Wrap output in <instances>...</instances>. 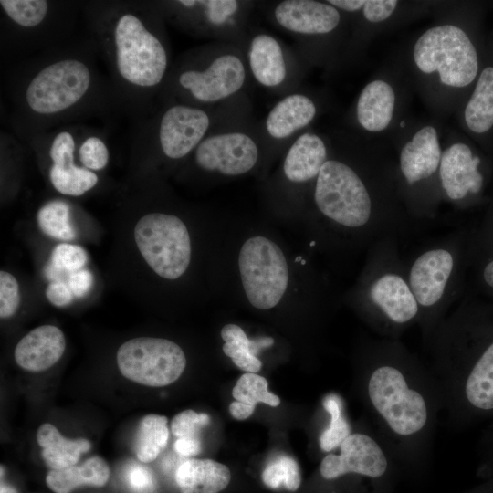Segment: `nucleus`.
Segmentation results:
<instances>
[{
    "label": "nucleus",
    "instance_id": "aec40b11",
    "mask_svg": "<svg viewBox=\"0 0 493 493\" xmlns=\"http://www.w3.org/2000/svg\"><path fill=\"white\" fill-rule=\"evenodd\" d=\"M65 347L64 334L58 327L39 326L19 341L15 350V360L25 370L41 372L61 358Z\"/></svg>",
    "mask_w": 493,
    "mask_h": 493
},
{
    "label": "nucleus",
    "instance_id": "a18cd8bd",
    "mask_svg": "<svg viewBox=\"0 0 493 493\" xmlns=\"http://www.w3.org/2000/svg\"><path fill=\"white\" fill-rule=\"evenodd\" d=\"M174 449L184 456H196L201 452V440L177 438L174 443Z\"/></svg>",
    "mask_w": 493,
    "mask_h": 493
},
{
    "label": "nucleus",
    "instance_id": "1a4fd4ad",
    "mask_svg": "<svg viewBox=\"0 0 493 493\" xmlns=\"http://www.w3.org/2000/svg\"><path fill=\"white\" fill-rule=\"evenodd\" d=\"M210 126V116L203 108L173 103L163 109L158 117L141 124L133 143L150 144L164 157L180 160L194 152L207 136Z\"/></svg>",
    "mask_w": 493,
    "mask_h": 493
},
{
    "label": "nucleus",
    "instance_id": "a878e982",
    "mask_svg": "<svg viewBox=\"0 0 493 493\" xmlns=\"http://www.w3.org/2000/svg\"><path fill=\"white\" fill-rule=\"evenodd\" d=\"M42 447L41 456L50 469H62L75 466L81 454L90 449L91 444L85 438L68 439L51 424L42 425L37 434Z\"/></svg>",
    "mask_w": 493,
    "mask_h": 493
},
{
    "label": "nucleus",
    "instance_id": "49530a36",
    "mask_svg": "<svg viewBox=\"0 0 493 493\" xmlns=\"http://www.w3.org/2000/svg\"><path fill=\"white\" fill-rule=\"evenodd\" d=\"M254 410L255 407L238 401H235L229 405L231 415L237 420H245L248 418L253 414Z\"/></svg>",
    "mask_w": 493,
    "mask_h": 493
},
{
    "label": "nucleus",
    "instance_id": "bb28decb",
    "mask_svg": "<svg viewBox=\"0 0 493 493\" xmlns=\"http://www.w3.org/2000/svg\"><path fill=\"white\" fill-rule=\"evenodd\" d=\"M109 477L108 464L102 457L95 456L79 466L51 469L47 474L46 484L55 493H70L83 485L103 487Z\"/></svg>",
    "mask_w": 493,
    "mask_h": 493
},
{
    "label": "nucleus",
    "instance_id": "9b49d317",
    "mask_svg": "<svg viewBox=\"0 0 493 493\" xmlns=\"http://www.w3.org/2000/svg\"><path fill=\"white\" fill-rule=\"evenodd\" d=\"M117 364L125 378L146 386L160 387L181 376L186 358L181 347L172 341L141 337L121 345Z\"/></svg>",
    "mask_w": 493,
    "mask_h": 493
},
{
    "label": "nucleus",
    "instance_id": "f03ea898",
    "mask_svg": "<svg viewBox=\"0 0 493 493\" xmlns=\"http://www.w3.org/2000/svg\"><path fill=\"white\" fill-rule=\"evenodd\" d=\"M155 7L144 2H99L86 9L117 107L133 113H142L144 102L168 75L169 52Z\"/></svg>",
    "mask_w": 493,
    "mask_h": 493
},
{
    "label": "nucleus",
    "instance_id": "473e14b6",
    "mask_svg": "<svg viewBox=\"0 0 493 493\" xmlns=\"http://www.w3.org/2000/svg\"><path fill=\"white\" fill-rule=\"evenodd\" d=\"M184 14L196 15L208 26L226 24L238 12L239 3L235 0H180L172 3Z\"/></svg>",
    "mask_w": 493,
    "mask_h": 493
},
{
    "label": "nucleus",
    "instance_id": "c03bdc74",
    "mask_svg": "<svg viewBox=\"0 0 493 493\" xmlns=\"http://www.w3.org/2000/svg\"><path fill=\"white\" fill-rule=\"evenodd\" d=\"M128 479L132 488L140 492L148 491L152 487V477L150 471L138 465L131 468Z\"/></svg>",
    "mask_w": 493,
    "mask_h": 493
},
{
    "label": "nucleus",
    "instance_id": "a211bd4d",
    "mask_svg": "<svg viewBox=\"0 0 493 493\" xmlns=\"http://www.w3.org/2000/svg\"><path fill=\"white\" fill-rule=\"evenodd\" d=\"M438 134L433 126H425L402 148L399 169L407 188H415L437 174L442 158Z\"/></svg>",
    "mask_w": 493,
    "mask_h": 493
},
{
    "label": "nucleus",
    "instance_id": "f704fd0d",
    "mask_svg": "<svg viewBox=\"0 0 493 493\" xmlns=\"http://www.w3.org/2000/svg\"><path fill=\"white\" fill-rule=\"evenodd\" d=\"M267 381L253 372H246L240 376L232 390L236 401L255 407L257 403L270 406H278L280 399L267 390Z\"/></svg>",
    "mask_w": 493,
    "mask_h": 493
},
{
    "label": "nucleus",
    "instance_id": "2f4dec72",
    "mask_svg": "<svg viewBox=\"0 0 493 493\" xmlns=\"http://www.w3.org/2000/svg\"><path fill=\"white\" fill-rule=\"evenodd\" d=\"M37 223L47 236L59 240H72L76 236L71 223L70 206L62 200L45 204L37 213Z\"/></svg>",
    "mask_w": 493,
    "mask_h": 493
},
{
    "label": "nucleus",
    "instance_id": "e433bc0d",
    "mask_svg": "<svg viewBox=\"0 0 493 493\" xmlns=\"http://www.w3.org/2000/svg\"><path fill=\"white\" fill-rule=\"evenodd\" d=\"M77 155L81 166L96 172L104 169L110 159V151L104 139L95 133H79Z\"/></svg>",
    "mask_w": 493,
    "mask_h": 493
},
{
    "label": "nucleus",
    "instance_id": "6e6552de",
    "mask_svg": "<svg viewBox=\"0 0 493 493\" xmlns=\"http://www.w3.org/2000/svg\"><path fill=\"white\" fill-rule=\"evenodd\" d=\"M134 238L147 264L161 278L173 280L186 271L191 260V239L179 217L147 214L137 222Z\"/></svg>",
    "mask_w": 493,
    "mask_h": 493
},
{
    "label": "nucleus",
    "instance_id": "ddd939ff",
    "mask_svg": "<svg viewBox=\"0 0 493 493\" xmlns=\"http://www.w3.org/2000/svg\"><path fill=\"white\" fill-rule=\"evenodd\" d=\"M79 132L78 128L58 127L37 134L30 139L47 149L50 166L49 181L56 191L69 196H80L91 190L99 181L98 175L76 163Z\"/></svg>",
    "mask_w": 493,
    "mask_h": 493
},
{
    "label": "nucleus",
    "instance_id": "dca6fc26",
    "mask_svg": "<svg viewBox=\"0 0 493 493\" xmlns=\"http://www.w3.org/2000/svg\"><path fill=\"white\" fill-rule=\"evenodd\" d=\"M340 455L329 454L320 463V471L326 479L337 478L347 473L379 477L387 469L388 462L383 451L367 435H350L340 445Z\"/></svg>",
    "mask_w": 493,
    "mask_h": 493
},
{
    "label": "nucleus",
    "instance_id": "4c0bfd02",
    "mask_svg": "<svg viewBox=\"0 0 493 493\" xmlns=\"http://www.w3.org/2000/svg\"><path fill=\"white\" fill-rule=\"evenodd\" d=\"M87 259V253L81 246L63 243L53 249L48 264L60 274L72 273L82 269Z\"/></svg>",
    "mask_w": 493,
    "mask_h": 493
},
{
    "label": "nucleus",
    "instance_id": "6ab92c4d",
    "mask_svg": "<svg viewBox=\"0 0 493 493\" xmlns=\"http://www.w3.org/2000/svg\"><path fill=\"white\" fill-rule=\"evenodd\" d=\"M274 16L286 30L302 35L328 34L341 21L336 7L314 0H284L275 7Z\"/></svg>",
    "mask_w": 493,
    "mask_h": 493
},
{
    "label": "nucleus",
    "instance_id": "7c9ffc66",
    "mask_svg": "<svg viewBox=\"0 0 493 493\" xmlns=\"http://www.w3.org/2000/svg\"><path fill=\"white\" fill-rule=\"evenodd\" d=\"M169 438L167 418L163 415L147 414L140 422L135 436V453L142 463L157 458L166 446Z\"/></svg>",
    "mask_w": 493,
    "mask_h": 493
},
{
    "label": "nucleus",
    "instance_id": "4be33fe9",
    "mask_svg": "<svg viewBox=\"0 0 493 493\" xmlns=\"http://www.w3.org/2000/svg\"><path fill=\"white\" fill-rule=\"evenodd\" d=\"M317 108L306 95L294 93L280 100L268 112L266 129L276 140L290 137L308 126L315 118Z\"/></svg>",
    "mask_w": 493,
    "mask_h": 493
},
{
    "label": "nucleus",
    "instance_id": "f3484780",
    "mask_svg": "<svg viewBox=\"0 0 493 493\" xmlns=\"http://www.w3.org/2000/svg\"><path fill=\"white\" fill-rule=\"evenodd\" d=\"M481 160L463 142L450 145L442 154L438 176L443 194L452 202H462L477 194L483 186L478 167Z\"/></svg>",
    "mask_w": 493,
    "mask_h": 493
},
{
    "label": "nucleus",
    "instance_id": "c85d7f7f",
    "mask_svg": "<svg viewBox=\"0 0 493 493\" xmlns=\"http://www.w3.org/2000/svg\"><path fill=\"white\" fill-rule=\"evenodd\" d=\"M465 121L470 131L481 134L493 127V67L480 73L465 108Z\"/></svg>",
    "mask_w": 493,
    "mask_h": 493
},
{
    "label": "nucleus",
    "instance_id": "79ce46f5",
    "mask_svg": "<svg viewBox=\"0 0 493 493\" xmlns=\"http://www.w3.org/2000/svg\"><path fill=\"white\" fill-rule=\"evenodd\" d=\"M48 301L56 307H64L71 303L75 297L68 284L57 280L48 284L46 289Z\"/></svg>",
    "mask_w": 493,
    "mask_h": 493
},
{
    "label": "nucleus",
    "instance_id": "20e7f679",
    "mask_svg": "<svg viewBox=\"0 0 493 493\" xmlns=\"http://www.w3.org/2000/svg\"><path fill=\"white\" fill-rule=\"evenodd\" d=\"M351 299L383 332L394 333L418 320L419 308L408 283L398 237L383 238L368 248Z\"/></svg>",
    "mask_w": 493,
    "mask_h": 493
},
{
    "label": "nucleus",
    "instance_id": "37998d69",
    "mask_svg": "<svg viewBox=\"0 0 493 493\" xmlns=\"http://www.w3.org/2000/svg\"><path fill=\"white\" fill-rule=\"evenodd\" d=\"M68 285L77 298L86 296L92 288L93 276L88 269H80L70 273Z\"/></svg>",
    "mask_w": 493,
    "mask_h": 493
},
{
    "label": "nucleus",
    "instance_id": "09e8293b",
    "mask_svg": "<svg viewBox=\"0 0 493 493\" xmlns=\"http://www.w3.org/2000/svg\"><path fill=\"white\" fill-rule=\"evenodd\" d=\"M481 279L487 287L493 289V259L486 262L481 268Z\"/></svg>",
    "mask_w": 493,
    "mask_h": 493
},
{
    "label": "nucleus",
    "instance_id": "f8f14e48",
    "mask_svg": "<svg viewBox=\"0 0 493 493\" xmlns=\"http://www.w3.org/2000/svg\"><path fill=\"white\" fill-rule=\"evenodd\" d=\"M246 80V68L236 54L215 56L208 63H189L175 73L174 87L186 104H212L238 92Z\"/></svg>",
    "mask_w": 493,
    "mask_h": 493
},
{
    "label": "nucleus",
    "instance_id": "7ed1b4c3",
    "mask_svg": "<svg viewBox=\"0 0 493 493\" xmlns=\"http://www.w3.org/2000/svg\"><path fill=\"white\" fill-rule=\"evenodd\" d=\"M314 203L329 226L352 236L357 246L406 235L412 217L398 200L376 198L375 193L352 166L328 159L316 178Z\"/></svg>",
    "mask_w": 493,
    "mask_h": 493
},
{
    "label": "nucleus",
    "instance_id": "58836bf2",
    "mask_svg": "<svg viewBox=\"0 0 493 493\" xmlns=\"http://www.w3.org/2000/svg\"><path fill=\"white\" fill-rule=\"evenodd\" d=\"M210 417L206 414L187 409L176 414L171 423V430L178 438L200 439L201 428L207 425Z\"/></svg>",
    "mask_w": 493,
    "mask_h": 493
},
{
    "label": "nucleus",
    "instance_id": "a19ab883",
    "mask_svg": "<svg viewBox=\"0 0 493 493\" xmlns=\"http://www.w3.org/2000/svg\"><path fill=\"white\" fill-rule=\"evenodd\" d=\"M397 4L395 0H367L362 14L369 22H383L393 13Z\"/></svg>",
    "mask_w": 493,
    "mask_h": 493
},
{
    "label": "nucleus",
    "instance_id": "423d86ee",
    "mask_svg": "<svg viewBox=\"0 0 493 493\" xmlns=\"http://www.w3.org/2000/svg\"><path fill=\"white\" fill-rule=\"evenodd\" d=\"M417 68L425 74L437 72L442 84L463 88L478 72L475 46L466 32L454 25L429 28L416 40L413 53Z\"/></svg>",
    "mask_w": 493,
    "mask_h": 493
},
{
    "label": "nucleus",
    "instance_id": "9d476101",
    "mask_svg": "<svg viewBox=\"0 0 493 493\" xmlns=\"http://www.w3.org/2000/svg\"><path fill=\"white\" fill-rule=\"evenodd\" d=\"M368 394L375 410L395 434L412 435L426 424L425 398L409 387L397 367L387 363L378 366L370 376Z\"/></svg>",
    "mask_w": 493,
    "mask_h": 493
},
{
    "label": "nucleus",
    "instance_id": "c9c22d12",
    "mask_svg": "<svg viewBox=\"0 0 493 493\" xmlns=\"http://www.w3.org/2000/svg\"><path fill=\"white\" fill-rule=\"evenodd\" d=\"M323 407L330 414V422L320 436V446L323 451L330 452L351 435V427L342 414L341 401L336 395H328L323 400Z\"/></svg>",
    "mask_w": 493,
    "mask_h": 493
},
{
    "label": "nucleus",
    "instance_id": "72a5a7b5",
    "mask_svg": "<svg viewBox=\"0 0 493 493\" xmlns=\"http://www.w3.org/2000/svg\"><path fill=\"white\" fill-rule=\"evenodd\" d=\"M261 477L264 484L273 489L283 487L288 491H296L301 483L298 463L286 455L278 456L269 461Z\"/></svg>",
    "mask_w": 493,
    "mask_h": 493
},
{
    "label": "nucleus",
    "instance_id": "5701e85b",
    "mask_svg": "<svg viewBox=\"0 0 493 493\" xmlns=\"http://www.w3.org/2000/svg\"><path fill=\"white\" fill-rule=\"evenodd\" d=\"M248 63L256 80L267 88L282 84L287 77V66L282 47L272 36L256 35L249 46Z\"/></svg>",
    "mask_w": 493,
    "mask_h": 493
},
{
    "label": "nucleus",
    "instance_id": "0eeeda50",
    "mask_svg": "<svg viewBox=\"0 0 493 493\" xmlns=\"http://www.w3.org/2000/svg\"><path fill=\"white\" fill-rule=\"evenodd\" d=\"M238 269L246 297L254 308L266 310L279 303L289 272L285 255L274 241L263 236L246 240L239 251Z\"/></svg>",
    "mask_w": 493,
    "mask_h": 493
},
{
    "label": "nucleus",
    "instance_id": "f257e3e1",
    "mask_svg": "<svg viewBox=\"0 0 493 493\" xmlns=\"http://www.w3.org/2000/svg\"><path fill=\"white\" fill-rule=\"evenodd\" d=\"M93 37L61 43L20 68L12 82L16 129L27 140L74 118L117 106Z\"/></svg>",
    "mask_w": 493,
    "mask_h": 493
},
{
    "label": "nucleus",
    "instance_id": "412c9836",
    "mask_svg": "<svg viewBox=\"0 0 493 493\" xmlns=\"http://www.w3.org/2000/svg\"><path fill=\"white\" fill-rule=\"evenodd\" d=\"M327 160L328 152L323 140L315 133L305 132L290 145L283 162V173L292 183L316 180Z\"/></svg>",
    "mask_w": 493,
    "mask_h": 493
},
{
    "label": "nucleus",
    "instance_id": "b1692460",
    "mask_svg": "<svg viewBox=\"0 0 493 493\" xmlns=\"http://www.w3.org/2000/svg\"><path fill=\"white\" fill-rule=\"evenodd\" d=\"M395 94L392 86L382 79L369 82L361 91L356 116L366 131L379 132L385 130L393 116Z\"/></svg>",
    "mask_w": 493,
    "mask_h": 493
},
{
    "label": "nucleus",
    "instance_id": "4468645a",
    "mask_svg": "<svg viewBox=\"0 0 493 493\" xmlns=\"http://www.w3.org/2000/svg\"><path fill=\"white\" fill-rule=\"evenodd\" d=\"M5 31L14 40H48L47 33L61 36L60 23L72 17L70 5L47 0H1Z\"/></svg>",
    "mask_w": 493,
    "mask_h": 493
},
{
    "label": "nucleus",
    "instance_id": "39448f33",
    "mask_svg": "<svg viewBox=\"0 0 493 493\" xmlns=\"http://www.w3.org/2000/svg\"><path fill=\"white\" fill-rule=\"evenodd\" d=\"M464 247L463 235L451 232L405 260L408 283L419 308L418 320L430 330L458 298Z\"/></svg>",
    "mask_w": 493,
    "mask_h": 493
},
{
    "label": "nucleus",
    "instance_id": "2eb2a0df",
    "mask_svg": "<svg viewBox=\"0 0 493 493\" xmlns=\"http://www.w3.org/2000/svg\"><path fill=\"white\" fill-rule=\"evenodd\" d=\"M194 157L205 171L237 176L255 167L259 149L256 141L245 132H220L207 135L194 151Z\"/></svg>",
    "mask_w": 493,
    "mask_h": 493
},
{
    "label": "nucleus",
    "instance_id": "de8ad7c7",
    "mask_svg": "<svg viewBox=\"0 0 493 493\" xmlns=\"http://www.w3.org/2000/svg\"><path fill=\"white\" fill-rule=\"evenodd\" d=\"M366 0H330L328 3L337 9L347 12H356L362 10Z\"/></svg>",
    "mask_w": 493,
    "mask_h": 493
},
{
    "label": "nucleus",
    "instance_id": "ea45409f",
    "mask_svg": "<svg viewBox=\"0 0 493 493\" xmlns=\"http://www.w3.org/2000/svg\"><path fill=\"white\" fill-rule=\"evenodd\" d=\"M20 302L19 286L13 275L6 271L0 272V317L6 319L13 316Z\"/></svg>",
    "mask_w": 493,
    "mask_h": 493
},
{
    "label": "nucleus",
    "instance_id": "393cba45",
    "mask_svg": "<svg viewBox=\"0 0 493 493\" xmlns=\"http://www.w3.org/2000/svg\"><path fill=\"white\" fill-rule=\"evenodd\" d=\"M231 479L226 465L212 459H189L179 466L175 481L181 493H219Z\"/></svg>",
    "mask_w": 493,
    "mask_h": 493
},
{
    "label": "nucleus",
    "instance_id": "c756f323",
    "mask_svg": "<svg viewBox=\"0 0 493 493\" xmlns=\"http://www.w3.org/2000/svg\"><path fill=\"white\" fill-rule=\"evenodd\" d=\"M468 402L475 407L493 409V342L472 368L465 386Z\"/></svg>",
    "mask_w": 493,
    "mask_h": 493
},
{
    "label": "nucleus",
    "instance_id": "cd10ccee",
    "mask_svg": "<svg viewBox=\"0 0 493 493\" xmlns=\"http://www.w3.org/2000/svg\"><path fill=\"white\" fill-rule=\"evenodd\" d=\"M221 337L225 341L224 353L230 357L239 369L253 373L262 367L261 361L257 357L258 351L274 344L271 337L248 339L242 328L236 324L225 325L221 330Z\"/></svg>",
    "mask_w": 493,
    "mask_h": 493
},
{
    "label": "nucleus",
    "instance_id": "8fccbe9b",
    "mask_svg": "<svg viewBox=\"0 0 493 493\" xmlns=\"http://www.w3.org/2000/svg\"><path fill=\"white\" fill-rule=\"evenodd\" d=\"M0 493H18V492L15 488L1 483Z\"/></svg>",
    "mask_w": 493,
    "mask_h": 493
}]
</instances>
